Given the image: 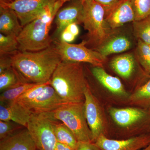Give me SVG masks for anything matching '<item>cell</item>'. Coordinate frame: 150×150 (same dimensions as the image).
Listing matches in <instances>:
<instances>
[{"mask_svg":"<svg viewBox=\"0 0 150 150\" xmlns=\"http://www.w3.org/2000/svg\"><path fill=\"white\" fill-rule=\"evenodd\" d=\"M105 18L113 30L127 23L135 21V13L131 0H121L112 8L105 11Z\"/></svg>","mask_w":150,"mask_h":150,"instance_id":"obj_13","label":"cell"},{"mask_svg":"<svg viewBox=\"0 0 150 150\" xmlns=\"http://www.w3.org/2000/svg\"><path fill=\"white\" fill-rule=\"evenodd\" d=\"M64 4L56 1L48 6L37 18L24 26L18 36V51H38L51 46L50 35L52 23Z\"/></svg>","mask_w":150,"mask_h":150,"instance_id":"obj_3","label":"cell"},{"mask_svg":"<svg viewBox=\"0 0 150 150\" xmlns=\"http://www.w3.org/2000/svg\"><path fill=\"white\" fill-rule=\"evenodd\" d=\"M82 1L81 23L88 31L89 41L96 47L103 44L115 33L105 20V11L95 0Z\"/></svg>","mask_w":150,"mask_h":150,"instance_id":"obj_4","label":"cell"},{"mask_svg":"<svg viewBox=\"0 0 150 150\" xmlns=\"http://www.w3.org/2000/svg\"><path fill=\"white\" fill-rule=\"evenodd\" d=\"M52 112L54 118L64 123L72 131L78 142H93L91 131L86 119L84 102L64 103Z\"/></svg>","mask_w":150,"mask_h":150,"instance_id":"obj_5","label":"cell"},{"mask_svg":"<svg viewBox=\"0 0 150 150\" xmlns=\"http://www.w3.org/2000/svg\"><path fill=\"white\" fill-rule=\"evenodd\" d=\"M131 42L128 37L124 35H112L103 44L96 47L98 51L104 57L111 54L125 52L131 48Z\"/></svg>","mask_w":150,"mask_h":150,"instance_id":"obj_19","label":"cell"},{"mask_svg":"<svg viewBox=\"0 0 150 150\" xmlns=\"http://www.w3.org/2000/svg\"><path fill=\"white\" fill-rule=\"evenodd\" d=\"M11 56L13 67L27 82L35 84L49 82L62 61L52 45L40 51H17Z\"/></svg>","mask_w":150,"mask_h":150,"instance_id":"obj_1","label":"cell"},{"mask_svg":"<svg viewBox=\"0 0 150 150\" xmlns=\"http://www.w3.org/2000/svg\"><path fill=\"white\" fill-rule=\"evenodd\" d=\"M0 150H37L27 128H24L0 140Z\"/></svg>","mask_w":150,"mask_h":150,"instance_id":"obj_16","label":"cell"},{"mask_svg":"<svg viewBox=\"0 0 150 150\" xmlns=\"http://www.w3.org/2000/svg\"><path fill=\"white\" fill-rule=\"evenodd\" d=\"M137 56L144 71L150 76V45L138 39Z\"/></svg>","mask_w":150,"mask_h":150,"instance_id":"obj_26","label":"cell"},{"mask_svg":"<svg viewBox=\"0 0 150 150\" xmlns=\"http://www.w3.org/2000/svg\"><path fill=\"white\" fill-rule=\"evenodd\" d=\"M133 23L135 36L138 39L150 45V15L141 20Z\"/></svg>","mask_w":150,"mask_h":150,"instance_id":"obj_25","label":"cell"},{"mask_svg":"<svg viewBox=\"0 0 150 150\" xmlns=\"http://www.w3.org/2000/svg\"><path fill=\"white\" fill-rule=\"evenodd\" d=\"M76 23H71L63 30L60 34V40L68 43H71L79 33V28Z\"/></svg>","mask_w":150,"mask_h":150,"instance_id":"obj_30","label":"cell"},{"mask_svg":"<svg viewBox=\"0 0 150 150\" xmlns=\"http://www.w3.org/2000/svg\"><path fill=\"white\" fill-rule=\"evenodd\" d=\"M83 9L82 1L79 0H75L67 6L60 8L55 18L56 33L60 35L63 30L71 23H81Z\"/></svg>","mask_w":150,"mask_h":150,"instance_id":"obj_14","label":"cell"},{"mask_svg":"<svg viewBox=\"0 0 150 150\" xmlns=\"http://www.w3.org/2000/svg\"><path fill=\"white\" fill-rule=\"evenodd\" d=\"M91 71L100 83L110 92L121 96L128 95L121 80L118 78L108 74L103 67H93Z\"/></svg>","mask_w":150,"mask_h":150,"instance_id":"obj_18","label":"cell"},{"mask_svg":"<svg viewBox=\"0 0 150 150\" xmlns=\"http://www.w3.org/2000/svg\"><path fill=\"white\" fill-rule=\"evenodd\" d=\"M18 50L17 37L0 33V56L11 55Z\"/></svg>","mask_w":150,"mask_h":150,"instance_id":"obj_27","label":"cell"},{"mask_svg":"<svg viewBox=\"0 0 150 150\" xmlns=\"http://www.w3.org/2000/svg\"><path fill=\"white\" fill-rule=\"evenodd\" d=\"M110 66L112 70L121 77L129 79L135 69V59L132 54H122L113 58Z\"/></svg>","mask_w":150,"mask_h":150,"instance_id":"obj_20","label":"cell"},{"mask_svg":"<svg viewBox=\"0 0 150 150\" xmlns=\"http://www.w3.org/2000/svg\"><path fill=\"white\" fill-rule=\"evenodd\" d=\"M56 150H74L69 146L57 142L56 145Z\"/></svg>","mask_w":150,"mask_h":150,"instance_id":"obj_34","label":"cell"},{"mask_svg":"<svg viewBox=\"0 0 150 150\" xmlns=\"http://www.w3.org/2000/svg\"><path fill=\"white\" fill-rule=\"evenodd\" d=\"M0 120L12 121L26 128L32 113L16 101L0 103Z\"/></svg>","mask_w":150,"mask_h":150,"instance_id":"obj_15","label":"cell"},{"mask_svg":"<svg viewBox=\"0 0 150 150\" xmlns=\"http://www.w3.org/2000/svg\"><path fill=\"white\" fill-rule=\"evenodd\" d=\"M74 150H100L95 143L93 142H78Z\"/></svg>","mask_w":150,"mask_h":150,"instance_id":"obj_32","label":"cell"},{"mask_svg":"<svg viewBox=\"0 0 150 150\" xmlns=\"http://www.w3.org/2000/svg\"><path fill=\"white\" fill-rule=\"evenodd\" d=\"M135 21H140L150 15V0H131Z\"/></svg>","mask_w":150,"mask_h":150,"instance_id":"obj_28","label":"cell"},{"mask_svg":"<svg viewBox=\"0 0 150 150\" xmlns=\"http://www.w3.org/2000/svg\"><path fill=\"white\" fill-rule=\"evenodd\" d=\"M109 112L112 120L118 126L129 127L142 123L150 126V111L136 108H111Z\"/></svg>","mask_w":150,"mask_h":150,"instance_id":"obj_12","label":"cell"},{"mask_svg":"<svg viewBox=\"0 0 150 150\" xmlns=\"http://www.w3.org/2000/svg\"><path fill=\"white\" fill-rule=\"evenodd\" d=\"M84 96L86 119L91 131L93 142L94 143L100 135H105L106 119L102 108L92 92L89 85L86 88Z\"/></svg>","mask_w":150,"mask_h":150,"instance_id":"obj_9","label":"cell"},{"mask_svg":"<svg viewBox=\"0 0 150 150\" xmlns=\"http://www.w3.org/2000/svg\"><path fill=\"white\" fill-rule=\"evenodd\" d=\"M94 143L100 150H140L150 144V133L121 140L109 139L101 135Z\"/></svg>","mask_w":150,"mask_h":150,"instance_id":"obj_11","label":"cell"},{"mask_svg":"<svg viewBox=\"0 0 150 150\" xmlns=\"http://www.w3.org/2000/svg\"><path fill=\"white\" fill-rule=\"evenodd\" d=\"M39 84H40L26 83L6 90L1 93L0 103H9L14 102L22 95Z\"/></svg>","mask_w":150,"mask_h":150,"instance_id":"obj_24","label":"cell"},{"mask_svg":"<svg viewBox=\"0 0 150 150\" xmlns=\"http://www.w3.org/2000/svg\"><path fill=\"white\" fill-rule=\"evenodd\" d=\"M65 103L84 102L89 86L81 63L62 61L49 81Z\"/></svg>","mask_w":150,"mask_h":150,"instance_id":"obj_2","label":"cell"},{"mask_svg":"<svg viewBox=\"0 0 150 150\" xmlns=\"http://www.w3.org/2000/svg\"><path fill=\"white\" fill-rule=\"evenodd\" d=\"M57 1H59L60 2L62 3V4H64L67 2L70 1H75V0H56ZM79 1H83V0H79Z\"/></svg>","mask_w":150,"mask_h":150,"instance_id":"obj_35","label":"cell"},{"mask_svg":"<svg viewBox=\"0 0 150 150\" xmlns=\"http://www.w3.org/2000/svg\"><path fill=\"white\" fill-rule=\"evenodd\" d=\"M56 0H0V6L15 12L22 26L34 20Z\"/></svg>","mask_w":150,"mask_h":150,"instance_id":"obj_8","label":"cell"},{"mask_svg":"<svg viewBox=\"0 0 150 150\" xmlns=\"http://www.w3.org/2000/svg\"><path fill=\"white\" fill-rule=\"evenodd\" d=\"M87 41L83 40L79 44L68 43L61 40H54V46L63 61L86 63L94 67H103L106 57L98 51L88 48Z\"/></svg>","mask_w":150,"mask_h":150,"instance_id":"obj_7","label":"cell"},{"mask_svg":"<svg viewBox=\"0 0 150 150\" xmlns=\"http://www.w3.org/2000/svg\"><path fill=\"white\" fill-rule=\"evenodd\" d=\"M12 67L11 55L0 56V74Z\"/></svg>","mask_w":150,"mask_h":150,"instance_id":"obj_31","label":"cell"},{"mask_svg":"<svg viewBox=\"0 0 150 150\" xmlns=\"http://www.w3.org/2000/svg\"><path fill=\"white\" fill-rule=\"evenodd\" d=\"M57 119L52 112L33 113L27 128L38 150H56L57 141L54 124Z\"/></svg>","mask_w":150,"mask_h":150,"instance_id":"obj_6","label":"cell"},{"mask_svg":"<svg viewBox=\"0 0 150 150\" xmlns=\"http://www.w3.org/2000/svg\"><path fill=\"white\" fill-rule=\"evenodd\" d=\"M149 110H150V109H149Z\"/></svg>","mask_w":150,"mask_h":150,"instance_id":"obj_37","label":"cell"},{"mask_svg":"<svg viewBox=\"0 0 150 150\" xmlns=\"http://www.w3.org/2000/svg\"><path fill=\"white\" fill-rule=\"evenodd\" d=\"M64 103L49 81L43 91L33 99L21 104L33 113L52 112Z\"/></svg>","mask_w":150,"mask_h":150,"instance_id":"obj_10","label":"cell"},{"mask_svg":"<svg viewBox=\"0 0 150 150\" xmlns=\"http://www.w3.org/2000/svg\"><path fill=\"white\" fill-rule=\"evenodd\" d=\"M129 101L131 104L139 106L143 109H150V78L130 96Z\"/></svg>","mask_w":150,"mask_h":150,"instance_id":"obj_23","label":"cell"},{"mask_svg":"<svg viewBox=\"0 0 150 150\" xmlns=\"http://www.w3.org/2000/svg\"><path fill=\"white\" fill-rule=\"evenodd\" d=\"M23 27L15 12L0 6V32L5 35L17 38Z\"/></svg>","mask_w":150,"mask_h":150,"instance_id":"obj_17","label":"cell"},{"mask_svg":"<svg viewBox=\"0 0 150 150\" xmlns=\"http://www.w3.org/2000/svg\"><path fill=\"white\" fill-rule=\"evenodd\" d=\"M26 83H29L13 67L0 74V91H3Z\"/></svg>","mask_w":150,"mask_h":150,"instance_id":"obj_21","label":"cell"},{"mask_svg":"<svg viewBox=\"0 0 150 150\" xmlns=\"http://www.w3.org/2000/svg\"><path fill=\"white\" fill-rule=\"evenodd\" d=\"M142 150H150V144L146 147L144 148Z\"/></svg>","mask_w":150,"mask_h":150,"instance_id":"obj_36","label":"cell"},{"mask_svg":"<svg viewBox=\"0 0 150 150\" xmlns=\"http://www.w3.org/2000/svg\"><path fill=\"white\" fill-rule=\"evenodd\" d=\"M96 1L103 6L105 11L112 8L121 0H95Z\"/></svg>","mask_w":150,"mask_h":150,"instance_id":"obj_33","label":"cell"},{"mask_svg":"<svg viewBox=\"0 0 150 150\" xmlns=\"http://www.w3.org/2000/svg\"><path fill=\"white\" fill-rule=\"evenodd\" d=\"M54 130L57 142L75 150L78 142L72 131L64 123L57 120L54 122Z\"/></svg>","mask_w":150,"mask_h":150,"instance_id":"obj_22","label":"cell"},{"mask_svg":"<svg viewBox=\"0 0 150 150\" xmlns=\"http://www.w3.org/2000/svg\"><path fill=\"white\" fill-rule=\"evenodd\" d=\"M25 127L13 121L0 120V140L9 137Z\"/></svg>","mask_w":150,"mask_h":150,"instance_id":"obj_29","label":"cell"},{"mask_svg":"<svg viewBox=\"0 0 150 150\" xmlns=\"http://www.w3.org/2000/svg\"></svg>","mask_w":150,"mask_h":150,"instance_id":"obj_38","label":"cell"}]
</instances>
